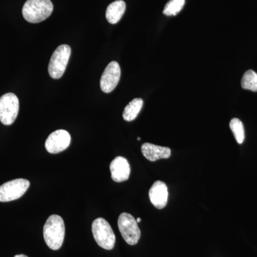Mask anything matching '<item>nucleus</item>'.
<instances>
[{
	"instance_id": "nucleus-1",
	"label": "nucleus",
	"mask_w": 257,
	"mask_h": 257,
	"mask_svg": "<svg viewBox=\"0 0 257 257\" xmlns=\"http://www.w3.org/2000/svg\"><path fill=\"white\" fill-rule=\"evenodd\" d=\"M44 239L48 247L58 250L63 244L65 236V225L60 216H50L47 219L43 229Z\"/></svg>"
},
{
	"instance_id": "nucleus-2",
	"label": "nucleus",
	"mask_w": 257,
	"mask_h": 257,
	"mask_svg": "<svg viewBox=\"0 0 257 257\" xmlns=\"http://www.w3.org/2000/svg\"><path fill=\"white\" fill-rule=\"evenodd\" d=\"M51 0H28L24 5V18L30 23H39L46 20L53 11Z\"/></svg>"
},
{
	"instance_id": "nucleus-3",
	"label": "nucleus",
	"mask_w": 257,
	"mask_h": 257,
	"mask_svg": "<svg viewBox=\"0 0 257 257\" xmlns=\"http://www.w3.org/2000/svg\"><path fill=\"white\" fill-rule=\"evenodd\" d=\"M93 236L100 247L111 250L114 247L115 235L110 224L103 218H97L93 221L92 226Z\"/></svg>"
},
{
	"instance_id": "nucleus-4",
	"label": "nucleus",
	"mask_w": 257,
	"mask_h": 257,
	"mask_svg": "<svg viewBox=\"0 0 257 257\" xmlns=\"http://www.w3.org/2000/svg\"><path fill=\"white\" fill-rule=\"evenodd\" d=\"M71 55V47L62 45L56 49L49 64V74L52 78L58 79L63 76Z\"/></svg>"
},
{
	"instance_id": "nucleus-5",
	"label": "nucleus",
	"mask_w": 257,
	"mask_h": 257,
	"mask_svg": "<svg viewBox=\"0 0 257 257\" xmlns=\"http://www.w3.org/2000/svg\"><path fill=\"white\" fill-rule=\"evenodd\" d=\"M118 227L123 239L128 244L135 245L138 243L141 236V231L138 221L133 215L128 213L120 214L118 219Z\"/></svg>"
},
{
	"instance_id": "nucleus-6",
	"label": "nucleus",
	"mask_w": 257,
	"mask_h": 257,
	"mask_svg": "<svg viewBox=\"0 0 257 257\" xmlns=\"http://www.w3.org/2000/svg\"><path fill=\"white\" fill-rule=\"evenodd\" d=\"M20 109V101L13 93H7L0 97V121L5 125L15 122Z\"/></svg>"
},
{
	"instance_id": "nucleus-7",
	"label": "nucleus",
	"mask_w": 257,
	"mask_h": 257,
	"mask_svg": "<svg viewBox=\"0 0 257 257\" xmlns=\"http://www.w3.org/2000/svg\"><path fill=\"white\" fill-rule=\"evenodd\" d=\"M30 182L25 179L10 181L0 186V202H8L23 197L28 191Z\"/></svg>"
},
{
	"instance_id": "nucleus-8",
	"label": "nucleus",
	"mask_w": 257,
	"mask_h": 257,
	"mask_svg": "<svg viewBox=\"0 0 257 257\" xmlns=\"http://www.w3.org/2000/svg\"><path fill=\"white\" fill-rule=\"evenodd\" d=\"M71 143V136L64 130H56L50 135L45 142V148L50 154H58L68 148Z\"/></svg>"
},
{
	"instance_id": "nucleus-9",
	"label": "nucleus",
	"mask_w": 257,
	"mask_h": 257,
	"mask_svg": "<svg viewBox=\"0 0 257 257\" xmlns=\"http://www.w3.org/2000/svg\"><path fill=\"white\" fill-rule=\"evenodd\" d=\"M121 77V69L117 62L113 61L106 66L100 79L102 92L110 93L117 86Z\"/></svg>"
},
{
	"instance_id": "nucleus-10",
	"label": "nucleus",
	"mask_w": 257,
	"mask_h": 257,
	"mask_svg": "<svg viewBox=\"0 0 257 257\" xmlns=\"http://www.w3.org/2000/svg\"><path fill=\"white\" fill-rule=\"evenodd\" d=\"M149 197L152 204L157 209L165 208L168 201V189L165 182L162 181L155 182L149 192Z\"/></svg>"
},
{
	"instance_id": "nucleus-11",
	"label": "nucleus",
	"mask_w": 257,
	"mask_h": 257,
	"mask_svg": "<svg viewBox=\"0 0 257 257\" xmlns=\"http://www.w3.org/2000/svg\"><path fill=\"white\" fill-rule=\"evenodd\" d=\"M110 172L111 179L115 182H122L130 177L131 169L128 161L122 157H117L111 162Z\"/></svg>"
},
{
	"instance_id": "nucleus-12",
	"label": "nucleus",
	"mask_w": 257,
	"mask_h": 257,
	"mask_svg": "<svg viewBox=\"0 0 257 257\" xmlns=\"http://www.w3.org/2000/svg\"><path fill=\"white\" fill-rule=\"evenodd\" d=\"M141 150L144 157L151 162L160 159H168L171 156V150L169 147L157 146L151 143L143 144Z\"/></svg>"
},
{
	"instance_id": "nucleus-13",
	"label": "nucleus",
	"mask_w": 257,
	"mask_h": 257,
	"mask_svg": "<svg viewBox=\"0 0 257 257\" xmlns=\"http://www.w3.org/2000/svg\"><path fill=\"white\" fill-rule=\"evenodd\" d=\"M126 10V4L122 0H116L108 6L106 18L110 24H116L120 21Z\"/></svg>"
},
{
	"instance_id": "nucleus-14",
	"label": "nucleus",
	"mask_w": 257,
	"mask_h": 257,
	"mask_svg": "<svg viewBox=\"0 0 257 257\" xmlns=\"http://www.w3.org/2000/svg\"><path fill=\"white\" fill-rule=\"evenodd\" d=\"M143 106V100L141 98L134 99L128 103L127 106H125L123 111V118L127 121H133L138 116Z\"/></svg>"
},
{
	"instance_id": "nucleus-15",
	"label": "nucleus",
	"mask_w": 257,
	"mask_h": 257,
	"mask_svg": "<svg viewBox=\"0 0 257 257\" xmlns=\"http://www.w3.org/2000/svg\"><path fill=\"white\" fill-rule=\"evenodd\" d=\"M241 84L243 89L257 92V73L251 69L245 72Z\"/></svg>"
},
{
	"instance_id": "nucleus-16",
	"label": "nucleus",
	"mask_w": 257,
	"mask_h": 257,
	"mask_svg": "<svg viewBox=\"0 0 257 257\" xmlns=\"http://www.w3.org/2000/svg\"><path fill=\"white\" fill-rule=\"evenodd\" d=\"M229 126L238 144H242L245 139L244 127L242 121L237 118H234L230 121Z\"/></svg>"
},
{
	"instance_id": "nucleus-17",
	"label": "nucleus",
	"mask_w": 257,
	"mask_h": 257,
	"mask_svg": "<svg viewBox=\"0 0 257 257\" xmlns=\"http://www.w3.org/2000/svg\"><path fill=\"white\" fill-rule=\"evenodd\" d=\"M185 0H170L166 4L163 13L167 16H175L183 9Z\"/></svg>"
},
{
	"instance_id": "nucleus-18",
	"label": "nucleus",
	"mask_w": 257,
	"mask_h": 257,
	"mask_svg": "<svg viewBox=\"0 0 257 257\" xmlns=\"http://www.w3.org/2000/svg\"><path fill=\"white\" fill-rule=\"evenodd\" d=\"M15 257H28V256H26V255H25V254H18V255H16V256H15Z\"/></svg>"
},
{
	"instance_id": "nucleus-19",
	"label": "nucleus",
	"mask_w": 257,
	"mask_h": 257,
	"mask_svg": "<svg viewBox=\"0 0 257 257\" xmlns=\"http://www.w3.org/2000/svg\"><path fill=\"white\" fill-rule=\"evenodd\" d=\"M137 221H138V223H140V221H141V218H138V219H137Z\"/></svg>"
}]
</instances>
